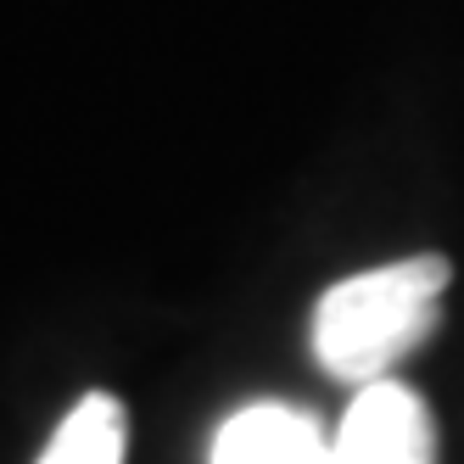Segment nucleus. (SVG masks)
<instances>
[{"label": "nucleus", "mask_w": 464, "mask_h": 464, "mask_svg": "<svg viewBox=\"0 0 464 464\" xmlns=\"http://www.w3.org/2000/svg\"><path fill=\"white\" fill-rule=\"evenodd\" d=\"M448 280H453V263L442 252L397 257V263H381V269L336 280L314 303V324H308L319 370L358 392L392 381L397 363L420 342H430V330L442 324Z\"/></svg>", "instance_id": "1"}, {"label": "nucleus", "mask_w": 464, "mask_h": 464, "mask_svg": "<svg viewBox=\"0 0 464 464\" xmlns=\"http://www.w3.org/2000/svg\"><path fill=\"white\" fill-rule=\"evenodd\" d=\"M336 464H437V420L403 381L363 386L336 425Z\"/></svg>", "instance_id": "2"}, {"label": "nucleus", "mask_w": 464, "mask_h": 464, "mask_svg": "<svg viewBox=\"0 0 464 464\" xmlns=\"http://www.w3.org/2000/svg\"><path fill=\"white\" fill-rule=\"evenodd\" d=\"M213 464H336V437L308 409L246 403L218 425Z\"/></svg>", "instance_id": "3"}, {"label": "nucleus", "mask_w": 464, "mask_h": 464, "mask_svg": "<svg viewBox=\"0 0 464 464\" xmlns=\"http://www.w3.org/2000/svg\"><path fill=\"white\" fill-rule=\"evenodd\" d=\"M123 459H129V414L112 392H84L40 453V464H123Z\"/></svg>", "instance_id": "4"}]
</instances>
